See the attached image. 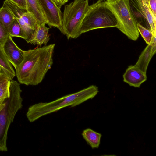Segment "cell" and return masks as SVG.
I'll return each instance as SVG.
<instances>
[{
	"label": "cell",
	"mask_w": 156,
	"mask_h": 156,
	"mask_svg": "<svg viewBox=\"0 0 156 156\" xmlns=\"http://www.w3.org/2000/svg\"><path fill=\"white\" fill-rule=\"evenodd\" d=\"M0 73H2V69H1V68L0 67Z\"/></svg>",
	"instance_id": "obj_27"
},
{
	"label": "cell",
	"mask_w": 156,
	"mask_h": 156,
	"mask_svg": "<svg viewBox=\"0 0 156 156\" xmlns=\"http://www.w3.org/2000/svg\"><path fill=\"white\" fill-rule=\"evenodd\" d=\"M2 48L9 61L16 69L23 60V50L17 46L10 36L5 42Z\"/></svg>",
	"instance_id": "obj_9"
},
{
	"label": "cell",
	"mask_w": 156,
	"mask_h": 156,
	"mask_svg": "<svg viewBox=\"0 0 156 156\" xmlns=\"http://www.w3.org/2000/svg\"><path fill=\"white\" fill-rule=\"evenodd\" d=\"M107 6L113 13L117 22L116 28L130 40L139 37L137 23L130 10L128 0H105Z\"/></svg>",
	"instance_id": "obj_6"
},
{
	"label": "cell",
	"mask_w": 156,
	"mask_h": 156,
	"mask_svg": "<svg viewBox=\"0 0 156 156\" xmlns=\"http://www.w3.org/2000/svg\"><path fill=\"white\" fill-rule=\"evenodd\" d=\"M22 90L17 81L10 80L9 96L5 101V105L0 111V151H8L7 145L9 128L18 111L22 106Z\"/></svg>",
	"instance_id": "obj_3"
},
{
	"label": "cell",
	"mask_w": 156,
	"mask_h": 156,
	"mask_svg": "<svg viewBox=\"0 0 156 156\" xmlns=\"http://www.w3.org/2000/svg\"><path fill=\"white\" fill-rule=\"evenodd\" d=\"M138 31L147 44H150L153 34L150 30L139 23H137Z\"/></svg>",
	"instance_id": "obj_19"
},
{
	"label": "cell",
	"mask_w": 156,
	"mask_h": 156,
	"mask_svg": "<svg viewBox=\"0 0 156 156\" xmlns=\"http://www.w3.org/2000/svg\"><path fill=\"white\" fill-rule=\"evenodd\" d=\"M117 25V20L105 0H98L89 5L82 23L80 33L81 35L94 29L116 27Z\"/></svg>",
	"instance_id": "obj_4"
},
{
	"label": "cell",
	"mask_w": 156,
	"mask_h": 156,
	"mask_svg": "<svg viewBox=\"0 0 156 156\" xmlns=\"http://www.w3.org/2000/svg\"><path fill=\"white\" fill-rule=\"evenodd\" d=\"M5 105V101L2 104L0 105V111L3 108Z\"/></svg>",
	"instance_id": "obj_26"
},
{
	"label": "cell",
	"mask_w": 156,
	"mask_h": 156,
	"mask_svg": "<svg viewBox=\"0 0 156 156\" xmlns=\"http://www.w3.org/2000/svg\"><path fill=\"white\" fill-rule=\"evenodd\" d=\"M123 81L130 86L139 87L140 85L147 80L146 73L135 65L129 66L123 76Z\"/></svg>",
	"instance_id": "obj_10"
},
{
	"label": "cell",
	"mask_w": 156,
	"mask_h": 156,
	"mask_svg": "<svg viewBox=\"0 0 156 156\" xmlns=\"http://www.w3.org/2000/svg\"><path fill=\"white\" fill-rule=\"evenodd\" d=\"M10 80H8L0 86V105L3 103L9 96Z\"/></svg>",
	"instance_id": "obj_18"
},
{
	"label": "cell",
	"mask_w": 156,
	"mask_h": 156,
	"mask_svg": "<svg viewBox=\"0 0 156 156\" xmlns=\"http://www.w3.org/2000/svg\"><path fill=\"white\" fill-rule=\"evenodd\" d=\"M129 7L137 23L156 33V18L149 8L148 0H128Z\"/></svg>",
	"instance_id": "obj_7"
},
{
	"label": "cell",
	"mask_w": 156,
	"mask_h": 156,
	"mask_svg": "<svg viewBox=\"0 0 156 156\" xmlns=\"http://www.w3.org/2000/svg\"><path fill=\"white\" fill-rule=\"evenodd\" d=\"M7 31L9 36L12 37H16L25 39L21 26L16 19L9 27Z\"/></svg>",
	"instance_id": "obj_17"
},
{
	"label": "cell",
	"mask_w": 156,
	"mask_h": 156,
	"mask_svg": "<svg viewBox=\"0 0 156 156\" xmlns=\"http://www.w3.org/2000/svg\"><path fill=\"white\" fill-rule=\"evenodd\" d=\"M82 135L92 149L98 148L100 143L102 135L90 128L84 130Z\"/></svg>",
	"instance_id": "obj_14"
},
{
	"label": "cell",
	"mask_w": 156,
	"mask_h": 156,
	"mask_svg": "<svg viewBox=\"0 0 156 156\" xmlns=\"http://www.w3.org/2000/svg\"><path fill=\"white\" fill-rule=\"evenodd\" d=\"M9 36L7 29L0 22V47L2 48Z\"/></svg>",
	"instance_id": "obj_20"
},
{
	"label": "cell",
	"mask_w": 156,
	"mask_h": 156,
	"mask_svg": "<svg viewBox=\"0 0 156 156\" xmlns=\"http://www.w3.org/2000/svg\"><path fill=\"white\" fill-rule=\"evenodd\" d=\"M46 24L44 22L38 23L33 37L29 43L39 46L42 44L46 45L50 39L48 34L50 28L46 26Z\"/></svg>",
	"instance_id": "obj_11"
},
{
	"label": "cell",
	"mask_w": 156,
	"mask_h": 156,
	"mask_svg": "<svg viewBox=\"0 0 156 156\" xmlns=\"http://www.w3.org/2000/svg\"><path fill=\"white\" fill-rule=\"evenodd\" d=\"M9 80L3 73H0V86L7 80Z\"/></svg>",
	"instance_id": "obj_25"
},
{
	"label": "cell",
	"mask_w": 156,
	"mask_h": 156,
	"mask_svg": "<svg viewBox=\"0 0 156 156\" xmlns=\"http://www.w3.org/2000/svg\"><path fill=\"white\" fill-rule=\"evenodd\" d=\"M27 12L34 15L39 22L47 23L45 15L38 0H25Z\"/></svg>",
	"instance_id": "obj_12"
},
{
	"label": "cell",
	"mask_w": 156,
	"mask_h": 156,
	"mask_svg": "<svg viewBox=\"0 0 156 156\" xmlns=\"http://www.w3.org/2000/svg\"><path fill=\"white\" fill-rule=\"evenodd\" d=\"M45 15L47 23L62 30V16L60 8L54 0H38Z\"/></svg>",
	"instance_id": "obj_8"
},
{
	"label": "cell",
	"mask_w": 156,
	"mask_h": 156,
	"mask_svg": "<svg viewBox=\"0 0 156 156\" xmlns=\"http://www.w3.org/2000/svg\"><path fill=\"white\" fill-rule=\"evenodd\" d=\"M9 0V1H11L12 2V0Z\"/></svg>",
	"instance_id": "obj_28"
},
{
	"label": "cell",
	"mask_w": 156,
	"mask_h": 156,
	"mask_svg": "<svg viewBox=\"0 0 156 156\" xmlns=\"http://www.w3.org/2000/svg\"><path fill=\"white\" fill-rule=\"evenodd\" d=\"M12 2L20 7L27 9V5L25 0H12Z\"/></svg>",
	"instance_id": "obj_22"
},
{
	"label": "cell",
	"mask_w": 156,
	"mask_h": 156,
	"mask_svg": "<svg viewBox=\"0 0 156 156\" xmlns=\"http://www.w3.org/2000/svg\"><path fill=\"white\" fill-rule=\"evenodd\" d=\"M0 67L2 73L10 80L13 79L16 73L12 65L9 61L2 47H0Z\"/></svg>",
	"instance_id": "obj_13"
},
{
	"label": "cell",
	"mask_w": 156,
	"mask_h": 156,
	"mask_svg": "<svg viewBox=\"0 0 156 156\" xmlns=\"http://www.w3.org/2000/svg\"><path fill=\"white\" fill-rule=\"evenodd\" d=\"M151 44H148L141 53L135 65L143 71L146 73L150 60L153 57Z\"/></svg>",
	"instance_id": "obj_15"
},
{
	"label": "cell",
	"mask_w": 156,
	"mask_h": 156,
	"mask_svg": "<svg viewBox=\"0 0 156 156\" xmlns=\"http://www.w3.org/2000/svg\"><path fill=\"white\" fill-rule=\"evenodd\" d=\"M58 6L61 8V7L68 2V0H54Z\"/></svg>",
	"instance_id": "obj_24"
},
{
	"label": "cell",
	"mask_w": 156,
	"mask_h": 156,
	"mask_svg": "<svg viewBox=\"0 0 156 156\" xmlns=\"http://www.w3.org/2000/svg\"><path fill=\"white\" fill-rule=\"evenodd\" d=\"M89 6L88 0H74L65 5L61 32L68 39H76L80 35L81 25Z\"/></svg>",
	"instance_id": "obj_5"
},
{
	"label": "cell",
	"mask_w": 156,
	"mask_h": 156,
	"mask_svg": "<svg viewBox=\"0 0 156 156\" xmlns=\"http://www.w3.org/2000/svg\"><path fill=\"white\" fill-rule=\"evenodd\" d=\"M156 33L153 34V35L150 44L151 46V52L153 56L156 53Z\"/></svg>",
	"instance_id": "obj_23"
},
{
	"label": "cell",
	"mask_w": 156,
	"mask_h": 156,
	"mask_svg": "<svg viewBox=\"0 0 156 156\" xmlns=\"http://www.w3.org/2000/svg\"><path fill=\"white\" fill-rule=\"evenodd\" d=\"M149 8L154 17L156 18V0H148Z\"/></svg>",
	"instance_id": "obj_21"
},
{
	"label": "cell",
	"mask_w": 156,
	"mask_h": 156,
	"mask_svg": "<svg viewBox=\"0 0 156 156\" xmlns=\"http://www.w3.org/2000/svg\"><path fill=\"white\" fill-rule=\"evenodd\" d=\"M98 92V87L92 85L78 92L69 94L48 102H39L30 106L26 116L30 122L42 116L68 107H75L94 98Z\"/></svg>",
	"instance_id": "obj_2"
},
{
	"label": "cell",
	"mask_w": 156,
	"mask_h": 156,
	"mask_svg": "<svg viewBox=\"0 0 156 156\" xmlns=\"http://www.w3.org/2000/svg\"><path fill=\"white\" fill-rule=\"evenodd\" d=\"M55 46L54 44L23 50V60L16 69V75L20 83L35 86L42 81L53 64Z\"/></svg>",
	"instance_id": "obj_1"
},
{
	"label": "cell",
	"mask_w": 156,
	"mask_h": 156,
	"mask_svg": "<svg viewBox=\"0 0 156 156\" xmlns=\"http://www.w3.org/2000/svg\"><path fill=\"white\" fill-rule=\"evenodd\" d=\"M15 19V18L10 11L3 5L2 7L0 9V22L7 30L9 26Z\"/></svg>",
	"instance_id": "obj_16"
}]
</instances>
